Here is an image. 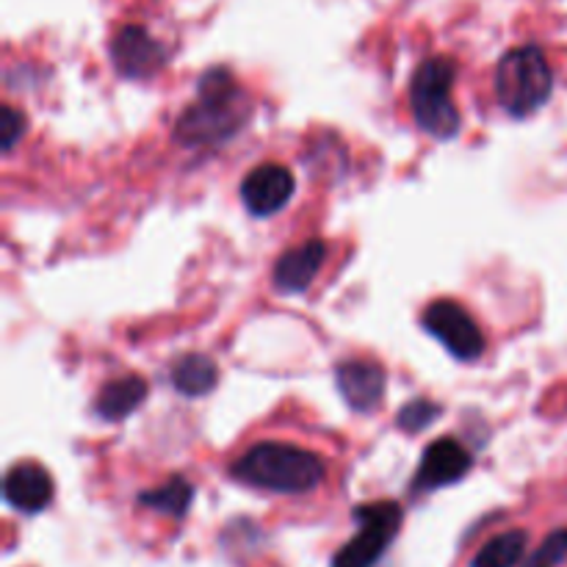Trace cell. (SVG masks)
I'll return each instance as SVG.
<instances>
[{"label": "cell", "instance_id": "1", "mask_svg": "<svg viewBox=\"0 0 567 567\" xmlns=\"http://www.w3.org/2000/svg\"><path fill=\"white\" fill-rule=\"evenodd\" d=\"M247 92L225 66H214L197 83V100L177 116L175 138L183 147H210L236 136L249 120Z\"/></svg>", "mask_w": 567, "mask_h": 567}, {"label": "cell", "instance_id": "2", "mask_svg": "<svg viewBox=\"0 0 567 567\" xmlns=\"http://www.w3.org/2000/svg\"><path fill=\"white\" fill-rule=\"evenodd\" d=\"M244 485L271 493H310L324 482V460L291 443H258L233 465Z\"/></svg>", "mask_w": 567, "mask_h": 567}, {"label": "cell", "instance_id": "3", "mask_svg": "<svg viewBox=\"0 0 567 567\" xmlns=\"http://www.w3.org/2000/svg\"><path fill=\"white\" fill-rule=\"evenodd\" d=\"M554 92V72L535 44L507 50L496 66V94L502 109L515 120L532 116L548 103Z\"/></svg>", "mask_w": 567, "mask_h": 567}, {"label": "cell", "instance_id": "4", "mask_svg": "<svg viewBox=\"0 0 567 567\" xmlns=\"http://www.w3.org/2000/svg\"><path fill=\"white\" fill-rule=\"evenodd\" d=\"M457 78V64L446 55L426 59L410 81V109L415 125L435 138H454L463 125L452 89Z\"/></svg>", "mask_w": 567, "mask_h": 567}, {"label": "cell", "instance_id": "5", "mask_svg": "<svg viewBox=\"0 0 567 567\" xmlns=\"http://www.w3.org/2000/svg\"><path fill=\"white\" fill-rule=\"evenodd\" d=\"M354 520L360 532L341 548L336 557V567H371L385 554L402 526V507L393 502L365 504L354 509Z\"/></svg>", "mask_w": 567, "mask_h": 567}, {"label": "cell", "instance_id": "6", "mask_svg": "<svg viewBox=\"0 0 567 567\" xmlns=\"http://www.w3.org/2000/svg\"><path fill=\"white\" fill-rule=\"evenodd\" d=\"M421 324L457 360H476L485 352V336H482L480 324L454 299H435L432 305H426Z\"/></svg>", "mask_w": 567, "mask_h": 567}, {"label": "cell", "instance_id": "7", "mask_svg": "<svg viewBox=\"0 0 567 567\" xmlns=\"http://www.w3.org/2000/svg\"><path fill=\"white\" fill-rule=\"evenodd\" d=\"M111 64L120 75L133 81H147L155 72L164 70L166 50L155 37H150L147 28L125 25L111 39Z\"/></svg>", "mask_w": 567, "mask_h": 567}, {"label": "cell", "instance_id": "8", "mask_svg": "<svg viewBox=\"0 0 567 567\" xmlns=\"http://www.w3.org/2000/svg\"><path fill=\"white\" fill-rule=\"evenodd\" d=\"M293 188V172L282 164H260L244 177L241 183V203L258 219L275 216L291 203Z\"/></svg>", "mask_w": 567, "mask_h": 567}, {"label": "cell", "instance_id": "9", "mask_svg": "<svg viewBox=\"0 0 567 567\" xmlns=\"http://www.w3.org/2000/svg\"><path fill=\"white\" fill-rule=\"evenodd\" d=\"M336 385L343 402L358 413H374L385 399V369L374 360H347L336 369Z\"/></svg>", "mask_w": 567, "mask_h": 567}, {"label": "cell", "instance_id": "10", "mask_svg": "<svg viewBox=\"0 0 567 567\" xmlns=\"http://www.w3.org/2000/svg\"><path fill=\"white\" fill-rule=\"evenodd\" d=\"M471 465H474V460L463 443L454 441V437H441L424 452L419 474H415V487L419 491H437V487L454 485L468 474Z\"/></svg>", "mask_w": 567, "mask_h": 567}, {"label": "cell", "instance_id": "11", "mask_svg": "<svg viewBox=\"0 0 567 567\" xmlns=\"http://www.w3.org/2000/svg\"><path fill=\"white\" fill-rule=\"evenodd\" d=\"M53 476L42 468L39 463H17L14 468L6 474L3 496L17 513H42L53 502Z\"/></svg>", "mask_w": 567, "mask_h": 567}, {"label": "cell", "instance_id": "12", "mask_svg": "<svg viewBox=\"0 0 567 567\" xmlns=\"http://www.w3.org/2000/svg\"><path fill=\"white\" fill-rule=\"evenodd\" d=\"M327 258V247L319 238H308L299 247L288 249L275 266V288L280 293H302L313 286Z\"/></svg>", "mask_w": 567, "mask_h": 567}, {"label": "cell", "instance_id": "13", "mask_svg": "<svg viewBox=\"0 0 567 567\" xmlns=\"http://www.w3.org/2000/svg\"><path fill=\"white\" fill-rule=\"evenodd\" d=\"M144 399H147V382L138 374H127L103 385L97 402H94V410H97L100 419L122 421L131 413H136L144 404Z\"/></svg>", "mask_w": 567, "mask_h": 567}, {"label": "cell", "instance_id": "14", "mask_svg": "<svg viewBox=\"0 0 567 567\" xmlns=\"http://www.w3.org/2000/svg\"><path fill=\"white\" fill-rule=\"evenodd\" d=\"M219 385V365L208 354H186L172 369V388L188 399L208 396Z\"/></svg>", "mask_w": 567, "mask_h": 567}, {"label": "cell", "instance_id": "15", "mask_svg": "<svg viewBox=\"0 0 567 567\" xmlns=\"http://www.w3.org/2000/svg\"><path fill=\"white\" fill-rule=\"evenodd\" d=\"M192 498L194 487L188 485L183 476H172L166 485L142 493V496H138V504L155 509V513L169 515V518H183V515L188 513V507H192Z\"/></svg>", "mask_w": 567, "mask_h": 567}, {"label": "cell", "instance_id": "16", "mask_svg": "<svg viewBox=\"0 0 567 567\" xmlns=\"http://www.w3.org/2000/svg\"><path fill=\"white\" fill-rule=\"evenodd\" d=\"M526 551V532L513 529L504 532V535L493 537L491 543L480 548V554L474 557L471 567H515L524 559Z\"/></svg>", "mask_w": 567, "mask_h": 567}, {"label": "cell", "instance_id": "17", "mask_svg": "<svg viewBox=\"0 0 567 567\" xmlns=\"http://www.w3.org/2000/svg\"><path fill=\"white\" fill-rule=\"evenodd\" d=\"M441 404L430 402V399H413V402L404 404L396 415L399 430H404L408 435H415V432H424L441 419Z\"/></svg>", "mask_w": 567, "mask_h": 567}, {"label": "cell", "instance_id": "18", "mask_svg": "<svg viewBox=\"0 0 567 567\" xmlns=\"http://www.w3.org/2000/svg\"><path fill=\"white\" fill-rule=\"evenodd\" d=\"M563 563H567V529L548 535L546 543L537 548L535 557L526 563V567H557Z\"/></svg>", "mask_w": 567, "mask_h": 567}, {"label": "cell", "instance_id": "19", "mask_svg": "<svg viewBox=\"0 0 567 567\" xmlns=\"http://www.w3.org/2000/svg\"><path fill=\"white\" fill-rule=\"evenodd\" d=\"M22 131H25V116L17 109H11V105H3L0 109V150L9 153L22 138Z\"/></svg>", "mask_w": 567, "mask_h": 567}]
</instances>
